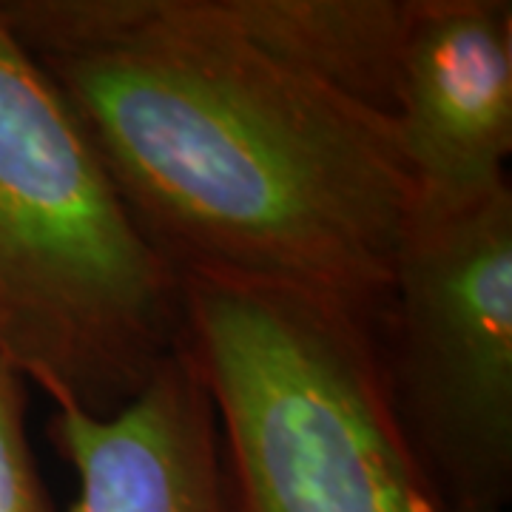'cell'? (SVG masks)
I'll list each match as a JSON object with an SVG mask.
<instances>
[{"instance_id":"cell-3","label":"cell","mask_w":512,"mask_h":512,"mask_svg":"<svg viewBox=\"0 0 512 512\" xmlns=\"http://www.w3.org/2000/svg\"><path fill=\"white\" fill-rule=\"evenodd\" d=\"M183 282L228 512H444L396 424L373 330L311 296Z\"/></svg>"},{"instance_id":"cell-2","label":"cell","mask_w":512,"mask_h":512,"mask_svg":"<svg viewBox=\"0 0 512 512\" xmlns=\"http://www.w3.org/2000/svg\"><path fill=\"white\" fill-rule=\"evenodd\" d=\"M183 345V276L0 20V359L55 410L106 419Z\"/></svg>"},{"instance_id":"cell-4","label":"cell","mask_w":512,"mask_h":512,"mask_svg":"<svg viewBox=\"0 0 512 512\" xmlns=\"http://www.w3.org/2000/svg\"><path fill=\"white\" fill-rule=\"evenodd\" d=\"M396 424L444 512H510L512 191L413 220L376 333Z\"/></svg>"},{"instance_id":"cell-7","label":"cell","mask_w":512,"mask_h":512,"mask_svg":"<svg viewBox=\"0 0 512 512\" xmlns=\"http://www.w3.org/2000/svg\"><path fill=\"white\" fill-rule=\"evenodd\" d=\"M265 49L390 117L413 0H225Z\"/></svg>"},{"instance_id":"cell-5","label":"cell","mask_w":512,"mask_h":512,"mask_svg":"<svg viewBox=\"0 0 512 512\" xmlns=\"http://www.w3.org/2000/svg\"><path fill=\"white\" fill-rule=\"evenodd\" d=\"M390 120L413 220L456 217L510 185V0H413Z\"/></svg>"},{"instance_id":"cell-8","label":"cell","mask_w":512,"mask_h":512,"mask_svg":"<svg viewBox=\"0 0 512 512\" xmlns=\"http://www.w3.org/2000/svg\"><path fill=\"white\" fill-rule=\"evenodd\" d=\"M0 512H57L26 433V382L0 359Z\"/></svg>"},{"instance_id":"cell-1","label":"cell","mask_w":512,"mask_h":512,"mask_svg":"<svg viewBox=\"0 0 512 512\" xmlns=\"http://www.w3.org/2000/svg\"><path fill=\"white\" fill-rule=\"evenodd\" d=\"M137 228L188 279L382 328L413 222L393 120L265 49L225 0H0Z\"/></svg>"},{"instance_id":"cell-6","label":"cell","mask_w":512,"mask_h":512,"mask_svg":"<svg viewBox=\"0 0 512 512\" xmlns=\"http://www.w3.org/2000/svg\"><path fill=\"white\" fill-rule=\"evenodd\" d=\"M49 439L77 476L69 512H228L220 424L185 345L114 416L55 410Z\"/></svg>"}]
</instances>
